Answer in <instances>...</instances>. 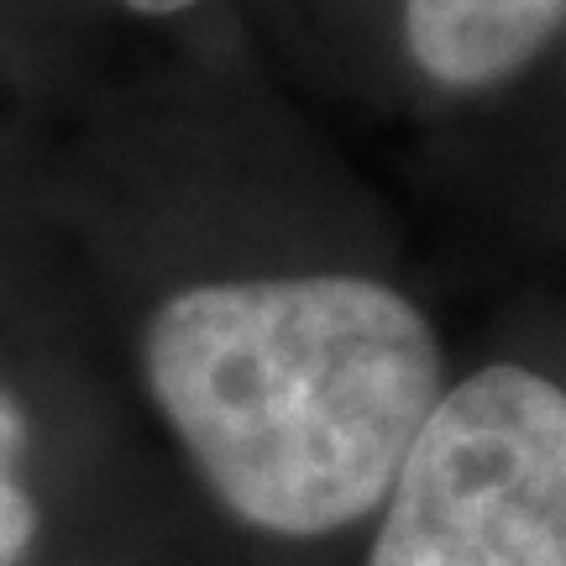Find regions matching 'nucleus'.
<instances>
[{"label":"nucleus","instance_id":"nucleus-1","mask_svg":"<svg viewBox=\"0 0 566 566\" xmlns=\"http://www.w3.org/2000/svg\"><path fill=\"white\" fill-rule=\"evenodd\" d=\"M142 378L216 504L279 541L378 514L446 394L436 325L363 273L179 289L142 331Z\"/></svg>","mask_w":566,"mask_h":566},{"label":"nucleus","instance_id":"nucleus-2","mask_svg":"<svg viewBox=\"0 0 566 566\" xmlns=\"http://www.w3.org/2000/svg\"><path fill=\"white\" fill-rule=\"evenodd\" d=\"M367 566H566V388L514 363L446 388Z\"/></svg>","mask_w":566,"mask_h":566},{"label":"nucleus","instance_id":"nucleus-3","mask_svg":"<svg viewBox=\"0 0 566 566\" xmlns=\"http://www.w3.org/2000/svg\"><path fill=\"white\" fill-rule=\"evenodd\" d=\"M566 21V0H405V48L424 80L493 90L541 59Z\"/></svg>","mask_w":566,"mask_h":566},{"label":"nucleus","instance_id":"nucleus-4","mask_svg":"<svg viewBox=\"0 0 566 566\" xmlns=\"http://www.w3.org/2000/svg\"><path fill=\"white\" fill-rule=\"evenodd\" d=\"M32 415L0 384V566H21L42 541V504L27 478Z\"/></svg>","mask_w":566,"mask_h":566},{"label":"nucleus","instance_id":"nucleus-5","mask_svg":"<svg viewBox=\"0 0 566 566\" xmlns=\"http://www.w3.org/2000/svg\"><path fill=\"white\" fill-rule=\"evenodd\" d=\"M137 17H179L189 6H200V0H126Z\"/></svg>","mask_w":566,"mask_h":566}]
</instances>
